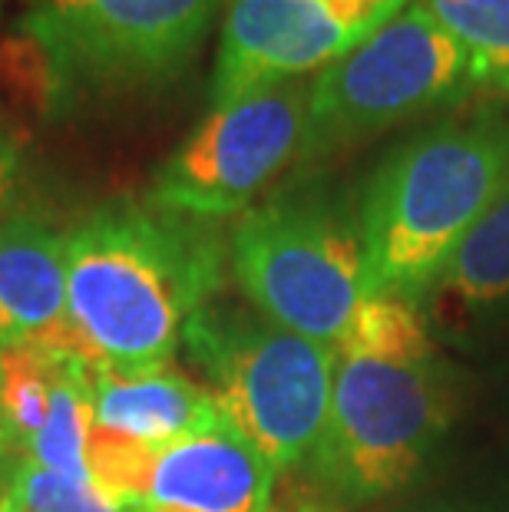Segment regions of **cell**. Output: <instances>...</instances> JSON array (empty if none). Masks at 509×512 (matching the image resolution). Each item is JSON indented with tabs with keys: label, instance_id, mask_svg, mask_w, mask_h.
<instances>
[{
	"label": "cell",
	"instance_id": "cell-1",
	"mask_svg": "<svg viewBox=\"0 0 509 512\" xmlns=\"http://www.w3.org/2000/svg\"><path fill=\"white\" fill-rule=\"evenodd\" d=\"M67 238V351L106 367L172 364L192 314L222 288L219 222L110 199Z\"/></svg>",
	"mask_w": 509,
	"mask_h": 512
},
{
	"label": "cell",
	"instance_id": "cell-2",
	"mask_svg": "<svg viewBox=\"0 0 509 512\" xmlns=\"http://www.w3.org/2000/svg\"><path fill=\"white\" fill-rule=\"evenodd\" d=\"M447 380L417 301L367 298L334 344L328 423L311 473L344 503L404 489L447 427Z\"/></svg>",
	"mask_w": 509,
	"mask_h": 512
},
{
	"label": "cell",
	"instance_id": "cell-3",
	"mask_svg": "<svg viewBox=\"0 0 509 512\" xmlns=\"http://www.w3.org/2000/svg\"><path fill=\"white\" fill-rule=\"evenodd\" d=\"M509 179V110L443 119L367 179L361 215L367 298H424Z\"/></svg>",
	"mask_w": 509,
	"mask_h": 512
},
{
	"label": "cell",
	"instance_id": "cell-4",
	"mask_svg": "<svg viewBox=\"0 0 509 512\" xmlns=\"http://www.w3.org/2000/svg\"><path fill=\"white\" fill-rule=\"evenodd\" d=\"M225 0H24L10 27L17 70L50 123L159 90L196 60Z\"/></svg>",
	"mask_w": 509,
	"mask_h": 512
},
{
	"label": "cell",
	"instance_id": "cell-5",
	"mask_svg": "<svg viewBox=\"0 0 509 512\" xmlns=\"http://www.w3.org/2000/svg\"><path fill=\"white\" fill-rule=\"evenodd\" d=\"M229 261L262 318L328 347L367 301L361 215L324 185H288L238 215Z\"/></svg>",
	"mask_w": 509,
	"mask_h": 512
},
{
	"label": "cell",
	"instance_id": "cell-6",
	"mask_svg": "<svg viewBox=\"0 0 509 512\" xmlns=\"http://www.w3.org/2000/svg\"><path fill=\"white\" fill-rule=\"evenodd\" d=\"M182 341L209 377L222 417L278 473L311 460L328 423L334 347L229 304L192 314Z\"/></svg>",
	"mask_w": 509,
	"mask_h": 512
},
{
	"label": "cell",
	"instance_id": "cell-7",
	"mask_svg": "<svg viewBox=\"0 0 509 512\" xmlns=\"http://www.w3.org/2000/svg\"><path fill=\"white\" fill-rule=\"evenodd\" d=\"M476 90L470 60L414 0L308 83L305 159H324L414 116L460 106Z\"/></svg>",
	"mask_w": 509,
	"mask_h": 512
},
{
	"label": "cell",
	"instance_id": "cell-8",
	"mask_svg": "<svg viewBox=\"0 0 509 512\" xmlns=\"http://www.w3.org/2000/svg\"><path fill=\"white\" fill-rule=\"evenodd\" d=\"M308 83L285 80L212 106L172 156L162 162L146 199L159 209L202 222L238 219L305 159Z\"/></svg>",
	"mask_w": 509,
	"mask_h": 512
},
{
	"label": "cell",
	"instance_id": "cell-9",
	"mask_svg": "<svg viewBox=\"0 0 509 512\" xmlns=\"http://www.w3.org/2000/svg\"><path fill=\"white\" fill-rule=\"evenodd\" d=\"M414 0H229L209 100L212 106L348 57Z\"/></svg>",
	"mask_w": 509,
	"mask_h": 512
},
{
	"label": "cell",
	"instance_id": "cell-10",
	"mask_svg": "<svg viewBox=\"0 0 509 512\" xmlns=\"http://www.w3.org/2000/svg\"><path fill=\"white\" fill-rule=\"evenodd\" d=\"M275 476V466L222 417L162 446L146 493L129 512H272Z\"/></svg>",
	"mask_w": 509,
	"mask_h": 512
},
{
	"label": "cell",
	"instance_id": "cell-11",
	"mask_svg": "<svg viewBox=\"0 0 509 512\" xmlns=\"http://www.w3.org/2000/svg\"><path fill=\"white\" fill-rule=\"evenodd\" d=\"M67 347V238L43 215L0 219V347Z\"/></svg>",
	"mask_w": 509,
	"mask_h": 512
},
{
	"label": "cell",
	"instance_id": "cell-12",
	"mask_svg": "<svg viewBox=\"0 0 509 512\" xmlns=\"http://www.w3.org/2000/svg\"><path fill=\"white\" fill-rule=\"evenodd\" d=\"M93 367V433L146 450H162L209 423L222 420L212 390L162 367Z\"/></svg>",
	"mask_w": 509,
	"mask_h": 512
},
{
	"label": "cell",
	"instance_id": "cell-13",
	"mask_svg": "<svg viewBox=\"0 0 509 512\" xmlns=\"http://www.w3.org/2000/svg\"><path fill=\"white\" fill-rule=\"evenodd\" d=\"M433 291L450 308H486L509 298V179L463 238Z\"/></svg>",
	"mask_w": 509,
	"mask_h": 512
},
{
	"label": "cell",
	"instance_id": "cell-14",
	"mask_svg": "<svg viewBox=\"0 0 509 512\" xmlns=\"http://www.w3.org/2000/svg\"><path fill=\"white\" fill-rule=\"evenodd\" d=\"M60 351L63 347L43 341L0 347V427L7 453L24 456L40 437L50 417Z\"/></svg>",
	"mask_w": 509,
	"mask_h": 512
},
{
	"label": "cell",
	"instance_id": "cell-15",
	"mask_svg": "<svg viewBox=\"0 0 509 512\" xmlns=\"http://www.w3.org/2000/svg\"><path fill=\"white\" fill-rule=\"evenodd\" d=\"M467 53L476 90L509 100V0H424Z\"/></svg>",
	"mask_w": 509,
	"mask_h": 512
},
{
	"label": "cell",
	"instance_id": "cell-16",
	"mask_svg": "<svg viewBox=\"0 0 509 512\" xmlns=\"http://www.w3.org/2000/svg\"><path fill=\"white\" fill-rule=\"evenodd\" d=\"M0 512H123L96 479H67L30 460L7 466Z\"/></svg>",
	"mask_w": 509,
	"mask_h": 512
},
{
	"label": "cell",
	"instance_id": "cell-17",
	"mask_svg": "<svg viewBox=\"0 0 509 512\" xmlns=\"http://www.w3.org/2000/svg\"><path fill=\"white\" fill-rule=\"evenodd\" d=\"M27 169H30L27 136L14 123V116L4 110V103H0V219L20 212L17 205L24 199Z\"/></svg>",
	"mask_w": 509,
	"mask_h": 512
},
{
	"label": "cell",
	"instance_id": "cell-18",
	"mask_svg": "<svg viewBox=\"0 0 509 512\" xmlns=\"http://www.w3.org/2000/svg\"><path fill=\"white\" fill-rule=\"evenodd\" d=\"M285 512H331V509H324V506H314V503H301V506H291Z\"/></svg>",
	"mask_w": 509,
	"mask_h": 512
},
{
	"label": "cell",
	"instance_id": "cell-19",
	"mask_svg": "<svg viewBox=\"0 0 509 512\" xmlns=\"http://www.w3.org/2000/svg\"><path fill=\"white\" fill-rule=\"evenodd\" d=\"M4 479H7V466H4V460H0V493H4Z\"/></svg>",
	"mask_w": 509,
	"mask_h": 512
},
{
	"label": "cell",
	"instance_id": "cell-20",
	"mask_svg": "<svg viewBox=\"0 0 509 512\" xmlns=\"http://www.w3.org/2000/svg\"><path fill=\"white\" fill-rule=\"evenodd\" d=\"M0 450H7V446H4V427H0Z\"/></svg>",
	"mask_w": 509,
	"mask_h": 512
},
{
	"label": "cell",
	"instance_id": "cell-21",
	"mask_svg": "<svg viewBox=\"0 0 509 512\" xmlns=\"http://www.w3.org/2000/svg\"><path fill=\"white\" fill-rule=\"evenodd\" d=\"M4 456H7V450H0V460H4Z\"/></svg>",
	"mask_w": 509,
	"mask_h": 512
},
{
	"label": "cell",
	"instance_id": "cell-22",
	"mask_svg": "<svg viewBox=\"0 0 509 512\" xmlns=\"http://www.w3.org/2000/svg\"><path fill=\"white\" fill-rule=\"evenodd\" d=\"M0 7H4V0H0Z\"/></svg>",
	"mask_w": 509,
	"mask_h": 512
}]
</instances>
